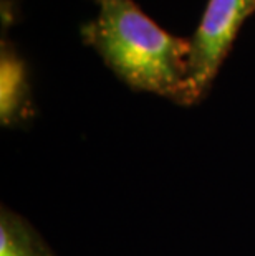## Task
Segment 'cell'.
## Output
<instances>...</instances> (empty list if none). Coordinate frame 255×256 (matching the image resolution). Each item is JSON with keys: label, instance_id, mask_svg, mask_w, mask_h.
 <instances>
[{"label": "cell", "instance_id": "obj_1", "mask_svg": "<svg viewBox=\"0 0 255 256\" xmlns=\"http://www.w3.org/2000/svg\"><path fill=\"white\" fill-rule=\"evenodd\" d=\"M98 14L81 26L85 45L134 91L189 106L191 40L159 26L134 0H95Z\"/></svg>", "mask_w": 255, "mask_h": 256}, {"label": "cell", "instance_id": "obj_2", "mask_svg": "<svg viewBox=\"0 0 255 256\" xmlns=\"http://www.w3.org/2000/svg\"><path fill=\"white\" fill-rule=\"evenodd\" d=\"M255 12V0H209L191 38L189 106L207 96L240 26Z\"/></svg>", "mask_w": 255, "mask_h": 256}, {"label": "cell", "instance_id": "obj_3", "mask_svg": "<svg viewBox=\"0 0 255 256\" xmlns=\"http://www.w3.org/2000/svg\"><path fill=\"white\" fill-rule=\"evenodd\" d=\"M32 91L27 68L20 55L2 42L0 52V121L4 126H19L32 118Z\"/></svg>", "mask_w": 255, "mask_h": 256}, {"label": "cell", "instance_id": "obj_4", "mask_svg": "<svg viewBox=\"0 0 255 256\" xmlns=\"http://www.w3.org/2000/svg\"><path fill=\"white\" fill-rule=\"evenodd\" d=\"M0 256H57L24 216L7 206L0 212Z\"/></svg>", "mask_w": 255, "mask_h": 256}]
</instances>
